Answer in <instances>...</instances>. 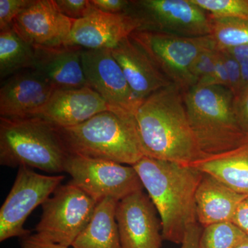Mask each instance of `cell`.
Masks as SVG:
<instances>
[{
	"instance_id": "obj_15",
	"label": "cell",
	"mask_w": 248,
	"mask_h": 248,
	"mask_svg": "<svg viewBox=\"0 0 248 248\" xmlns=\"http://www.w3.org/2000/svg\"><path fill=\"white\" fill-rule=\"evenodd\" d=\"M54 88L34 69L9 78L0 89V115L10 119L35 117L48 102Z\"/></svg>"
},
{
	"instance_id": "obj_24",
	"label": "cell",
	"mask_w": 248,
	"mask_h": 248,
	"mask_svg": "<svg viewBox=\"0 0 248 248\" xmlns=\"http://www.w3.org/2000/svg\"><path fill=\"white\" fill-rule=\"evenodd\" d=\"M246 236L232 222L210 225L202 230L200 248H235Z\"/></svg>"
},
{
	"instance_id": "obj_34",
	"label": "cell",
	"mask_w": 248,
	"mask_h": 248,
	"mask_svg": "<svg viewBox=\"0 0 248 248\" xmlns=\"http://www.w3.org/2000/svg\"><path fill=\"white\" fill-rule=\"evenodd\" d=\"M232 223L248 236V196L240 202Z\"/></svg>"
},
{
	"instance_id": "obj_29",
	"label": "cell",
	"mask_w": 248,
	"mask_h": 248,
	"mask_svg": "<svg viewBox=\"0 0 248 248\" xmlns=\"http://www.w3.org/2000/svg\"><path fill=\"white\" fill-rule=\"evenodd\" d=\"M55 3L63 16L73 20L86 17L93 8L89 0H55Z\"/></svg>"
},
{
	"instance_id": "obj_5",
	"label": "cell",
	"mask_w": 248,
	"mask_h": 248,
	"mask_svg": "<svg viewBox=\"0 0 248 248\" xmlns=\"http://www.w3.org/2000/svg\"><path fill=\"white\" fill-rule=\"evenodd\" d=\"M58 127L39 117H0V165L64 172L69 156Z\"/></svg>"
},
{
	"instance_id": "obj_37",
	"label": "cell",
	"mask_w": 248,
	"mask_h": 248,
	"mask_svg": "<svg viewBox=\"0 0 248 248\" xmlns=\"http://www.w3.org/2000/svg\"><path fill=\"white\" fill-rule=\"evenodd\" d=\"M235 248H248V236L246 238L237 246Z\"/></svg>"
},
{
	"instance_id": "obj_1",
	"label": "cell",
	"mask_w": 248,
	"mask_h": 248,
	"mask_svg": "<svg viewBox=\"0 0 248 248\" xmlns=\"http://www.w3.org/2000/svg\"><path fill=\"white\" fill-rule=\"evenodd\" d=\"M135 119L145 156L188 166L205 156L189 122L184 91L176 85L145 99Z\"/></svg>"
},
{
	"instance_id": "obj_6",
	"label": "cell",
	"mask_w": 248,
	"mask_h": 248,
	"mask_svg": "<svg viewBox=\"0 0 248 248\" xmlns=\"http://www.w3.org/2000/svg\"><path fill=\"white\" fill-rule=\"evenodd\" d=\"M130 37L164 76L184 92L196 85L190 72L195 59L205 49L215 46L210 35L186 37L137 30Z\"/></svg>"
},
{
	"instance_id": "obj_3",
	"label": "cell",
	"mask_w": 248,
	"mask_h": 248,
	"mask_svg": "<svg viewBox=\"0 0 248 248\" xmlns=\"http://www.w3.org/2000/svg\"><path fill=\"white\" fill-rule=\"evenodd\" d=\"M58 128L70 155L131 166L145 156L134 116L107 110L79 125Z\"/></svg>"
},
{
	"instance_id": "obj_35",
	"label": "cell",
	"mask_w": 248,
	"mask_h": 248,
	"mask_svg": "<svg viewBox=\"0 0 248 248\" xmlns=\"http://www.w3.org/2000/svg\"><path fill=\"white\" fill-rule=\"evenodd\" d=\"M203 228L200 223L193 225L186 232L180 248H200V239Z\"/></svg>"
},
{
	"instance_id": "obj_12",
	"label": "cell",
	"mask_w": 248,
	"mask_h": 248,
	"mask_svg": "<svg viewBox=\"0 0 248 248\" xmlns=\"http://www.w3.org/2000/svg\"><path fill=\"white\" fill-rule=\"evenodd\" d=\"M116 221L122 248H161V223L153 202L142 191L117 203Z\"/></svg>"
},
{
	"instance_id": "obj_16",
	"label": "cell",
	"mask_w": 248,
	"mask_h": 248,
	"mask_svg": "<svg viewBox=\"0 0 248 248\" xmlns=\"http://www.w3.org/2000/svg\"><path fill=\"white\" fill-rule=\"evenodd\" d=\"M107 110H112L103 98L89 86H84L55 90L35 117L43 119L58 128H68L84 123Z\"/></svg>"
},
{
	"instance_id": "obj_28",
	"label": "cell",
	"mask_w": 248,
	"mask_h": 248,
	"mask_svg": "<svg viewBox=\"0 0 248 248\" xmlns=\"http://www.w3.org/2000/svg\"><path fill=\"white\" fill-rule=\"evenodd\" d=\"M226 67L228 78V89L232 93L234 98L241 93L242 88V77L241 66L236 59L226 50H218Z\"/></svg>"
},
{
	"instance_id": "obj_25",
	"label": "cell",
	"mask_w": 248,
	"mask_h": 248,
	"mask_svg": "<svg viewBox=\"0 0 248 248\" xmlns=\"http://www.w3.org/2000/svg\"><path fill=\"white\" fill-rule=\"evenodd\" d=\"M212 17L248 21V0H192Z\"/></svg>"
},
{
	"instance_id": "obj_14",
	"label": "cell",
	"mask_w": 248,
	"mask_h": 248,
	"mask_svg": "<svg viewBox=\"0 0 248 248\" xmlns=\"http://www.w3.org/2000/svg\"><path fill=\"white\" fill-rule=\"evenodd\" d=\"M75 21L60 12L55 0H32L12 28L32 46H56L64 45Z\"/></svg>"
},
{
	"instance_id": "obj_7",
	"label": "cell",
	"mask_w": 248,
	"mask_h": 248,
	"mask_svg": "<svg viewBox=\"0 0 248 248\" xmlns=\"http://www.w3.org/2000/svg\"><path fill=\"white\" fill-rule=\"evenodd\" d=\"M97 203L71 182L60 185L42 204L35 234L51 242L71 247L89 224Z\"/></svg>"
},
{
	"instance_id": "obj_27",
	"label": "cell",
	"mask_w": 248,
	"mask_h": 248,
	"mask_svg": "<svg viewBox=\"0 0 248 248\" xmlns=\"http://www.w3.org/2000/svg\"><path fill=\"white\" fill-rule=\"evenodd\" d=\"M32 0H0V30L13 27L15 19Z\"/></svg>"
},
{
	"instance_id": "obj_17",
	"label": "cell",
	"mask_w": 248,
	"mask_h": 248,
	"mask_svg": "<svg viewBox=\"0 0 248 248\" xmlns=\"http://www.w3.org/2000/svg\"><path fill=\"white\" fill-rule=\"evenodd\" d=\"M33 68L54 89H71L88 86L81 63L84 48L76 46H36Z\"/></svg>"
},
{
	"instance_id": "obj_8",
	"label": "cell",
	"mask_w": 248,
	"mask_h": 248,
	"mask_svg": "<svg viewBox=\"0 0 248 248\" xmlns=\"http://www.w3.org/2000/svg\"><path fill=\"white\" fill-rule=\"evenodd\" d=\"M126 13L138 19V30L186 37L211 33L210 14L192 0H134Z\"/></svg>"
},
{
	"instance_id": "obj_33",
	"label": "cell",
	"mask_w": 248,
	"mask_h": 248,
	"mask_svg": "<svg viewBox=\"0 0 248 248\" xmlns=\"http://www.w3.org/2000/svg\"><path fill=\"white\" fill-rule=\"evenodd\" d=\"M22 248H69L62 245L55 244L42 239L36 234H30L20 238Z\"/></svg>"
},
{
	"instance_id": "obj_21",
	"label": "cell",
	"mask_w": 248,
	"mask_h": 248,
	"mask_svg": "<svg viewBox=\"0 0 248 248\" xmlns=\"http://www.w3.org/2000/svg\"><path fill=\"white\" fill-rule=\"evenodd\" d=\"M118 202L112 198H106L99 202L89 224L71 248H122L116 221Z\"/></svg>"
},
{
	"instance_id": "obj_20",
	"label": "cell",
	"mask_w": 248,
	"mask_h": 248,
	"mask_svg": "<svg viewBox=\"0 0 248 248\" xmlns=\"http://www.w3.org/2000/svg\"><path fill=\"white\" fill-rule=\"evenodd\" d=\"M215 177L240 195L248 196V141L216 155H205L188 165Z\"/></svg>"
},
{
	"instance_id": "obj_4",
	"label": "cell",
	"mask_w": 248,
	"mask_h": 248,
	"mask_svg": "<svg viewBox=\"0 0 248 248\" xmlns=\"http://www.w3.org/2000/svg\"><path fill=\"white\" fill-rule=\"evenodd\" d=\"M234 97L224 86L197 84L184 92L191 128L205 155L231 151L248 141L235 113Z\"/></svg>"
},
{
	"instance_id": "obj_11",
	"label": "cell",
	"mask_w": 248,
	"mask_h": 248,
	"mask_svg": "<svg viewBox=\"0 0 248 248\" xmlns=\"http://www.w3.org/2000/svg\"><path fill=\"white\" fill-rule=\"evenodd\" d=\"M81 63L88 86L103 98L111 110L135 117L143 101L132 91L111 50L84 49Z\"/></svg>"
},
{
	"instance_id": "obj_23",
	"label": "cell",
	"mask_w": 248,
	"mask_h": 248,
	"mask_svg": "<svg viewBox=\"0 0 248 248\" xmlns=\"http://www.w3.org/2000/svg\"><path fill=\"white\" fill-rule=\"evenodd\" d=\"M211 18V33L218 50L248 45V21L232 18Z\"/></svg>"
},
{
	"instance_id": "obj_31",
	"label": "cell",
	"mask_w": 248,
	"mask_h": 248,
	"mask_svg": "<svg viewBox=\"0 0 248 248\" xmlns=\"http://www.w3.org/2000/svg\"><path fill=\"white\" fill-rule=\"evenodd\" d=\"M91 3L96 9L102 12L109 14L126 13L130 1L127 0H91Z\"/></svg>"
},
{
	"instance_id": "obj_19",
	"label": "cell",
	"mask_w": 248,
	"mask_h": 248,
	"mask_svg": "<svg viewBox=\"0 0 248 248\" xmlns=\"http://www.w3.org/2000/svg\"><path fill=\"white\" fill-rule=\"evenodd\" d=\"M246 197L203 173L195 195L198 223L205 228L216 223L232 222L238 205Z\"/></svg>"
},
{
	"instance_id": "obj_13",
	"label": "cell",
	"mask_w": 248,
	"mask_h": 248,
	"mask_svg": "<svg viewBox=\"0 0 248 248\" xmlns=\"http://www.w3.org/2000/svg\"><path fill=\"white\" fill-rule=\"evenodd\" d=\"M140 28L138 19L130 14L102 12L93 6L86 17L75 21L63 45L112 50Z\"/></svg>"
},
{
	"instance_id": "obj_30",
	"label": "cell",
	"mask_w": 248,
	"mask_h": 248,
	"mask_svg": "<svg viewBox=\"0 0 248 248\" xmlns=\"http://www.w3.org/2000/svg\"><path fill=\"white\" fill-rule=\"evenodd\" d=\"M234 107L240 125L248 133V86L234 98Z\"/></svg>"
},
{
	"instance_id": "obj_36",
	"label": "cell",
	"mask_w": 248,
	"mask_h": 248,
	"mask_svg": "<svg viewBox=\"0 0 248 248\" xmlns=\"http://www.w3.org/2000/svg\"><path fill=\"white\" fill-rule=\"evenodd\" d=\"M226 50L231 54L240 64L248 63V45L236 47V48L228 49Z\"/></svg>"
},
{
	"instance_id": "obj_26",
	"label": "cell",
	"mask_w": 248,
	"mask_h": 248,
	"mask_svg": "<svg viewBox=\"0 0 248 248\" xmlns=\"http://www.w3.org/2000/svg\"><path fill=\"white\" fill-rule=\"evenodd\" d=\"M218 49L215 46L205 49L199 54L191 67V75L196 85L205 84L213 76Z\"/></svg>"
},
{
	"instance_id": "obj_9",
	"label": "cell",
	"mask_w": 248,
	"mask_h": 248,
	"mask_svg": "<svg viewBox=\"0 0 248 248\" xmlns=\"http://www.w3.org/2000/svg\"><path fill=\"white\" fill-rule=\"evenodd\" d=\"M64 172L71 182L99 203L106 198L120 201L143 190V186L133 166L70 155Z\"/></svg>"
},
{
	"instance_id": "obj_32",
	"label": "cell",
	"mask_w": 248,
	"mask_h": 248,
	"mask_svg": "<svg viewBox=\"0 0 248 248\" xmlns=\"http://www.w3.org/2000/svg\"><path fill=\"white\" fill-rule=\"evenodd\" d=\"M202 85H215V86H224L228 89V75H227L226 67L223 63L219 50H218V53H217L216 63H215L213 76L205 84Z\"/></svg>"
},
{
	"instance_id": "obj_18",
	"label": "cell",
	"mask_w": 248,
	"mask_h": 248,
	"mask_svg": "<svg viewBox=\"0 0 248 248\" xmlns=\"http://www.w3.org/2000/svg\"><path fill=\"white\" fill-rule=\"evenodd\" d=\"M111 51L129 86L140 100L172 84L130 37Z\"/></svg>"
},
{
	"instance_id": "obj_22",
	"label": "cell",
	"mask_w": 248,
	"mask_h": 248,
	"mask_svg": "<svg viewBox=\"0 0 248 248\" xmlns=\"http://www.w3.org/2000/svg\"><path fill=\"white\" fill-rule=\"evenodd\" d=\"M35 48L22 40L12 27L0 31V78L32 69Z\"/></svg>"
},
{
	"instance_id": "obj_2",
	"label": "cell",
	"mask_w": 248,
	"mask_h": 248,
	"mask_svg": "<svg viewBox=\"0 0 248 248\" xmlns=\"http://www.w3.org/2000/svg\"><path fill=\"white\" fill-rule=\"evenodd\" d=\"M133 167L159 214L163 240L182 244L189 228L199 223L195 195L203 173L148 156Z\"/></svg>"
},
{
	"instance_id": "obj_10",
	"label": "cell",
	"mask_w": 248,
	"mask_h": 248,
	"mask_svg": "<svg viewBox=\"0 0 248 248\" xmlns=\"http://www.w3.org/2000/svg\"><path fill=\"white\" fill-rule=\"evenodd\" d=\"M64 179L63 175H44L31 168L19 167L0 209V242L30 234L24 227L28 217L53 195Z\"/></svg>"
}]
</instances>
